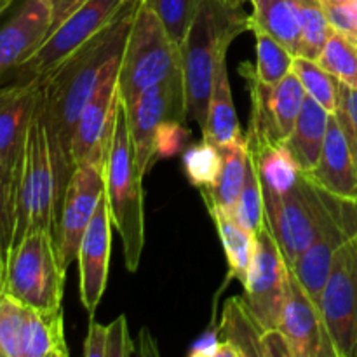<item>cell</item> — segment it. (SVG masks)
Wrapping results in <instances>:
<instances>
[{
  "label": "cell",
  "instance_id": "6da1fadb",
  "mask_svg": "<svg viewBox=\"0 0 357 357\" xmlns=\"http://www.w3.org/2000/svg\"><path fill=\"white\" fill-rule=\"evenodd\" d=\"M142 0H129L122 13L105 30L59 63L42 82V110L47 124L61 194L72 176L70 157L73 129L105 77L121 65L126 40Z\"/></svg>",
  "mask_w": 357,
  "mask_h": 357
},
{
  "label": "cell",
  "instance_id": "7a4b0ae2",
  "mask_svg": "<svg viewBox=\"0 0 357 357\" xmlns=\"http://www.w3.org/2000/svg\"><path fill=\"white\" fill-rule=\"evenodd\" d=\"M6 181L13 216L10 251L33 230L54 234L63 194L42 110V96L28 128L20 160L13 173L6 174Z\"/></svg>",
  "mask_w": 357,
  "mask_h": 357
},
{
  "label": "cell",
  "instance_id": "3957f363",
  "mask_svg": "<svg viewBox=\"0 0 357 357\" xmlns=\"http://www.w3.org/2000/svg\"><path fill=\"white\" fill-rule=\"evenodd\" d=\"M246 30H250V14L244 13L243 6L230 0H199L190 28L180 44V59L185 110L201 131L208 122L216 63Z\"/></svg>",
  "mask_w": 357,
  "mask_h": 357
},
{
  "label": "cell",
  "instance_id": "277c9868",
  "mask_svg": "<svg viewBox=\"0 0 357 357\" xmlns=\"http://www.w3.org/2000/svg\"><path fill=\"white\" fill-rule=\"evenodd\" d=\"M142 174L132 157L128 115L121 100L115 114L114 132L105 159V195L112 223L124 248L126 267L136 272L145 246V208H143Z\"/></svg>",
  "mask_w": 357,
  "mask_h": 357
},
{
  "label": "cell",
  "instance_id": "5b68a950",
  "mask_svg": "<svg viewBox=\"0 0 357 357\" xmlns=\"http://www.w3.org/2000/svg\"><path fill=\"white\" fill-rule=\"evenodd\" d=\"M265 220L286 264L291 265L333 223L356 215L357 202L340 199L303 176L281 197H264Z\"/></svg>",
  "mask_w": 357,
  "mask_h": 357
},
{
  "label": "cell",
  "instance_id": "8992f818",
  "mask_svg": "<svg viewBox=\"0 0 357 357\" xmlns=\"http://www.w3.org/2000/svg\"><path fill=\"white\" fill-rule=\"evenodd\" d=\"M176 72H181L180 45L174 44L149 2L142 0L119 65L121 101L129 105L143 91Z\"/></svg>",
  "mask_w": 357,
  "mask_h": 357
},
{
  "label": "cell",
  "instance_id": "52a82bcc",
  "mask_svg": "<svg viewBox=\"0 0 357 357\" xmlns=\"http://www.w3.org/2000/svg\"><path fill=\"white\" fill-rule=\"evenodd\" d=\"M66 271L68 268L59 257L54 234L33 230L10 251L2 293L31 309H59Z\"/></svg>",
  "mask_w": 357,
  "mask_h": 357
},
{
  "label": "cell",
  "instance_id": "ba28073f",
  "mask_svg": "<svg viewBox=\"0 0 357 357\" xmlns=\"http://www.w3.org/2000/svg\"><path fill=\"white\" fill-rule=\"evenodd\" d=\"M129 0H86L49 33L44 44L14 70V82L42 80L72 52L108 26Z\"/></svg>",
  "mask_w": 357,
  "mask_h": 357
},
{
  "label": "cell",
  "instance_id": "9c48e42d",
  "mask_svg": "<svg viewBox=\"0 0 357 357\" xmlns=\"http://www.w3.org/2000/svg\"><path fill=\"white\" fill-rule=\"evenodd\" d=\"M126 107L132 157L142 178L155 162V135L167 121L185 122V86L181 72L143 91Z\"/></svg>",
  "mask_w": 357,
  "mask_h": 357
},
{
  "label": "cell",
  "instance_id": "30bf717a",
  "mask_svg": "<svg viewBox=\"0 0 357 357\" xmlns=\"http://www.w3.org/2000/svg\"><path fill=\"white\" fill-rule=\"evenodd\" d=\"M319 310L337 357H357V234L335 255Z\"/></svg>",
  "mask_w": 357,
  "mask_h": 357
},
{
  "label": "cell",
  "instance_id": "8fae6325",
  "mask_svg": "<svg viewBox=\"0 0 357 357\" xmlns=\"http://www.w3.org/2000/svg\"><path fill=\"white\" fill-rule=\"evenodd\" d=\"M251 94V119L246 139L251 143L284 142L295 128L307 93L293 72L286 73L278 84L267 86L244 63L241 68Z\"/></svg>",
  "mask_w": 357,
  "mask_h": 357
},
{
  "label": "cell",
  "instance_id": "7c38bea8",
  "mask_svg": "<svg viewBox=\"0 0 357 357\" xmlns=\"http://www.w3.org/2000/svg\"><path fill=\"white\" fill-rule=\"evenodd\" d=\"M257 248L244 284V298L265 330L278 328L288 289L289 265L267 220L255 234Z\"/></svg>",
  "mask_w": 357,
  "mask_h": 357
},
{
  "label": "cell",
  "instance_id": "4fadbf2b",
  "mask_svg": "<svg viewBox=\"0 0 357 357\" xmlns=\"http://www.w3.org/2000/svg\"><path fill=\"white\" fill-rule=\"evenodd\" d=\"M105 194V166L84 162L73 167L56 225V244L66 268L77 260L79 244Z\"/></svg>",
  "mask_w": 357,
  "mask_h": 357
},
{
  "label": "cell",
  "instance_id": "5bb4252c",
  "mask_svg": "<svg viewBox=\"0 0 357 357\" xmlns=\"http://www.w3.org/2000/svg\"><path fill=\"white\" fill-rule=\"evenodd\" d=\"M119 100L121 96H119L117 66L105 77L96 93L80 112L79 121L73 129L72 149H70L73 167L84 162H96L105 166Z\"/></svg>",
  "mask_w": 357,
  "mask_h": 357
},
{
  "label": "cell",
  "instance_id": "9a60e30c",
  "mask_svg": "<svg viewBox=\"0 0 357 357\" xmlns=\"http://www.w3.org/2000/svg\"><path fill=\"white\" fill-rule=\"evenodd\" d=\"M278 328L284 333L293 357H337L319 307L307 295L291 268Z\"/></svg>",
  "mask_w": 357,
  "mask_h": 357
},
{
  "label": "cell",
  "instance_id": "2e32d148",
  "mask_svg": "<svg viewBox=\"0 0 357 357\" xmlns=\"http://www.w3.org/2000/svg\"><path fill=\"white\" fill-rule=\"evenodd\" d=\"M112 218L107 195L98 202V208L79 244V288L80 302L93 316L107 289L108 265L112 253Z\"/></svg>",
  "mask_w": 357,
  "mask_h": 357
},
{
  "label": "cell",
  "instance_id": "e0dca14e",
  "mask_svg": "<svg viewBox=\"0 0 357 357\" xmlns=\"http://www.w3.org/2000/svg\"><path fill=\"white\" fill-rule=\"evenodd\" d=\"M52 9L49 0H24L0 28V77L23 65L49 37Z\"/></svg>",
  "mask_w": 357,
  "mask_h": 357
},
{
  "label": "cell",
  "instance_id": "ac0fdd59",
  "mask_svg": "<svg viewBox=\"0 0 357 357\" xmlns=\"http://www.w3.org/2000/svg\"><path fill=\"white\" fill-rule=\"evenodd\" d=\"M40 96V80L0 87V164L6 174L13 173L20 160Z\"/></svg>",
  "mask_w": 357,
  "mask_h": 357
},
{
  "label": "cell",
  "instance_id": "d6986e66",
  "mask_svg": "<svg viewBox=\"0 0 357 357\" xmlns=\"http://www.w3.org/2000/svg\"><path fill=\"white\" fill-rule=\"evenodd\" d=\"M354 234H357V213L333 223L326 232L321 234L289 265L295 278L298 279V282L303 286L307 295L314 300L317 307H319L321 293H323L324 282H326L328 275H330L335 255Z\"/></svg>",
  "mask_w": 357,
  "mask_h": 357
},
{
  "label": "cell",
  "instance_id": "ffe728a7",
  "mask_svg": "<svg viewBox=\"0 0 357 357\" xmlns=\"http://www.w3.org/2000/svg\"><path fill=\"white\" fill-rule=\"evenodd\" d=\"M305 174L323 190L357 202V171L344 129L338 124L335 114L330 115L319 160L316 167Z\"/></svg>",
  "mask_w": 357,
  "mask_h": 357
},
{
  "label": "cell",
  "instance_id": "44dd1931",
  "mask_svg": "<svg viewBox=\"0 0 357 357\" xmlns=\"http://www.w3.org/2000/svg\"><path fill=\"white\" fill-rule=\"evenodd\" d=\"M246 145L253 155L264 197L286 195L303 176V171L284 142L251 143L246 139Z\"/></svg>",
  "mask_w": 357,
  "mask_h": 357
},
{
  "label": "cell",
  "instance_id": "7402d4cb",
  "mask_svg": "<svg viewBox=\"0 0 357 357\" xmlns=\"http://www.w3.org/2000/svg\"><path fill=\"white\" fill-rule=\"evenodd\" d=\"M244 136L246 135H243L241 131L236 105L232 100L225 54L216 63L211 98H209L208 122H206V128L202 129V139L211 142L216 146H223L237 142V139H243Z\"/></svg>",
  "mask_w": 357,
  "mask_h": 357
},
{
  "label": "cell",
  "instance_id": "603a6c76",
  "mask_svg": "<svg viewBox=\"0 0 357 357\" xmlns=\"http://www.w3.org/2000/svg\"><path fill=\"white\" fill-rule=\"evenodd\" d=\"M330 115L331 114L323 105L317 103L314 98L307 96L302 112L295 122V128L284 139V145L288 146L303 173L312 171L319 160Z\"/></svg>",
  "mask_w": 357,
  "mask_h": 357
},
{
  "label": "cell",
  "instance_id": "cb8c5ba5",
  "mask_svg": "<svg viewBox=\"0 0 357 357\" xmlns=\"http://www.w3.org/2000/svg\"><path fill=\"white\" fill-rule=\"evenodd\" d=\"M222 152V169H220L218 180L213 187L201 188L202 201L206 206H216L232 215L237 204L241 190H243L244 178H246L248 166V145L246 136L243 139L229 143V145L218 146Z\"/></svg>",
  "mask_w": 357,
  "mask_h": 357
},
{
  "label": "cell",
  "instance_id": "d4e9b609",
  "mask_svg": "<svg viewBox=\"0 0 357 357\" xmlns=\"http://www.w3.org/2000/svg\"><path fill=\"white\" fill-rule=\"evenodd\" d=\"M220 338L239 351L241 357H264L261 337L265 328L248 305L244 296L227 300L218 324Z\"/></svg>",
  "mask_w": 357,
  "mask_h": 357
},
{
  "label": "cell",
  "instance_id": "484cf974",
  "mask_svg": "<svg viewBox=\"0 0 357 357\" xmlns=\"http://www.w3.org/2000/svg\"><path fill=\"white\" fill-rule=\"evenodd\" d=\"M253 13L250 14V30L264 31L284 45L293 56H300L298 17L291 0H250Z\"/></svg>",
  "mask_w": 357,
  "mask_h": 357
},
{
  "label": "cell",
  "instance_id": "4316f807",
  "mask_svg": "<svg viewBox=\"0 0 357 357\" xmlns=\"http://www.w3.org/2000/svg\"><path fill=\"white\" fill-rule=\"evenodd\" d=\"M70 351L65 340V317L63 309L28 312L24 330L23 357H68Z\"/></svg>",
  "mask_w": 357,
  "mask_h": 357
},
{
  "label": "cell",
  "instance_id": "83f0119b",
  "mask_svg": "<svg viewBox=\"0 0 357 357\" xmlns=\"http://www.w3.org/2000/svg\"><path fill=\"white\" fill-rule=\"evenodd\" d=\"M206 208H208L209 216L215 222L218 237L222 241L223 250H225L230 278L237 279L244 286L255 257L257 237L253 232L241 227L236 222V218L223 211L222 208H216V206H206Z\"/></svg>",
  "mask_w": 357,
  "mask_h": 357
},
{
  "label": "cell",
  "instance_id": "f1b7e54d",
  "mask_svg": "<svg viewBox=\"0 0 357 357\" xmlns=\"http://www.w3.org/2000/svg\"><path fill=\"white\" fill-rule=\"evenodd\" d=\"M291 2L295 6L300 35H302L300 56L317 59L331 33V24L328 21L323 2L321 0H291Z\"/></svg>",
  "mask_w": 357,
  "mask_h": 357
},
{
  "label": "cell",
  "instance_id": "f546056e",
  "mask_svg": "<svg viewBox=\"0 0 357 357\" xmlns=\"http://www.w3.org/2000/svg\"><path fill=\"white\" fill-rule=\"evenodd\" d=\"M328 73L351 89H357V40L331 28L323 52L316 59Z\"/></svg>",
  "mask_w": 357,
  "mask_h": 357
},
{
  "label": "cell",
  "instance_id": "4dcf8cb0",
  "mask_svg": "<svg viewBox=\"0 0 357 357\" xmlns=\"http://www.w3.org/2000/svg\"><path fill=\"white\" fill-rule=\"evenodd\" d=\"M291 72L298 77L307 96L314 98L330 114L337 110L338 94H340V80L335 79L331 73H328L316 59L295 56L291 63Z\"/></svg>",
  "mask_w": 357,
  "mask_h": 357
},
{
  "label": "cell",
  "instance_id": "1f68e13d",
  "mask_svg": "<svg viewBox=\"0 0 357 357\" xmlns=\"http://www.w3.org/2000/svg\"><path fill=\"white\" fill-rule=\"evenodd\" d=\"M28 312L30 307L0 293V357H23Z\"/></svg>",
  "mask_w": 357,
  "mask_h": 357
},
{
  "label": "cell",
  "instance_id": "d6a6232c",
  "mask_svg": "<svg viewBox=\"0 0 357 357\" xmlns=\"http://www.w3.org/2000/svg\"><path fill=\"white\" fill-rule=\"evenodd\" d=\"M222 152L211 142L190 143L183 152V171L190 185L201 188H209L218 180L222 169Z\"/></svg>",
  "mask_w": 357,
  "mask_h": 357
},
{
  "label": "cell",
  "instance_id": "836d02e7",
  "mask_svg": "<svg viewBox=\"0 0 357 357\" xmlns=\"http://www.w3.org/2000/svg\"><path fill=\"white\" fill-rule=\"evenodd\" d=\"M232 216L241 227H244V229L253 234H257L261 223L265 222L264 194H261L260 178H258L253 155H251L250 150H248L246 178H244L243 190H241L239 199H237Z\"/></svg>",
  "mask_w": 357,
  "mask_h": 357
},
{
  "label": "cell",
  "instance_id": "e575fe53",
  "mask_svg": "<svg viewBox=\"0 0 357 357\" xmlns=\"http://www.w3.org/2000/svg\"><path fill=\"white\" fill-rule=\"evenodd\" d=\"M255 37H257V66L253 72L261 82L274 86L286 73L291 72L295 56L264 31H255Z\"/></svg>",
  "mask_w": 357,
  "mask_h": 357
},
{
  "label": "cell",
  "instance_id": "d590c367",
  "mask_svg": "<svg viewBox=\"0 0 357 357\" xmlns=\"http://www.w3.org/2000/svg\"><path fill=\"white\" fill-rule=\"evenodd\" d=\"M174 44L180 45L194 20L199 0H146Z\"/></svg>",
  "mask_w": 357,
  "mask_h": 357
},
{
  "label": "cell",
  "instance_id": "8d00e7d4",
  "mask_svg": "<svg viewBox=\"0 0 357 357\" xmlns=\"http://www.w3.org/2000/svg\"><path fill=\"white\" fill-rule=\"evenodd\" d=\"M333 114L337 117L338 124L344 129V135L347 138L352 160H354L357 171V89H351V87L340 82L338 105Z\"/></svg>",
  "mask_w": 357,
  "mask_h": 357
},
{
  "label": "cell",
  "instance_id": "74e56055",
  "mask_svg": "<svg viewBox=\"0 0 357 357\" xmlns=\"http://www.w3.org/2000/svg\"><path fill=\"white\" fill-rule=\"evenodd\" d=\"M10 241H13V216H10L9 194H7L6 173H3L0 174V293L3 291V286H6Z\"/></svg>",
  "mask_w": 357,
  "mask_h": 357
},
{
  "label": "cell",
  "instance_id": "f35d334b",
  "mask_svg": "<svg viewBox=\"0 0 357 357\" xmlns=\"http://www.w3.org/2000/svg\"><path fill=\"white\" fill-rule=\"evenodd\" d=\"M190 132L180 121H167L159 126L155 135V159L173 157L188 145Z\"/></svg>",
  "mask_w": 357,
  "mask_h": 357
},
{
  "label": "cell",
  "instance_id": "ab89813d",
  "mask_svg": "<svg viewBox=\"0 0 357 357\" xmlns=\"http://www.w3.org/2000/svg\"><path fill=\"white\" fill-rule=\"evenodd\" d=\"M136 354L135 342L129 337L128 319L119 316L107 326V357H129Z\"/></svg>",
  "mask_w": 357,
  "mask_h": 357
},
{
  "label": "cell",
  "instance_id": "60d3db41",
  "mask_svg": "<svg viewBox=\"0 0 357 357\" xmlns=\"http://www.w3.org/2000/svg\"><path fill=\"white\" fill-rule=\"evenodd\" d=\"M261 351H264V357H293L291 347L279 328H271V330L264 331Z\"/></svg>",
  "mask_w": 357,
  "mask_h": 357
},
{
  "label": "cell",
  "instance_id": "b9f144b4",
  "mask_svg": "<svg viewBox=\"0 0 357 357\" xmlns=\"http://www.w3.org/2000/svg\"><path fill=\"white\" fill-rule=\"evenodd\" d=\"M84 356L86 357H107V326L91 319L89 331L84 342Z\"/></svg>",
  "mask_w": 357,
  "mask_h": 357
},
{
  "label": "cell",
  "instance_id": "7bdbcfd3",
  "mask_svg": "<svg viewBox=\"0 0 357 357\" xmlns=\"http://www.w3.org/2000/svg\"><path fill=\"white\" fill-rule=\"evenodd\" d=\"M220 344H222V338H220L218 328L209 326L208 330L190 345V349H188V357H216Z\"/></svg>",
  "mask_w": 357,
  "mask_h": 357
},
{
  "label": "cell",
  "instance_id": "ee69618b",
  "mask_svg": "<svg viewBox=\"0 0 357 357\" xmlns=\"http://www.w3.org/2000/svg\"><path fill=\"white\" fill-rule=\"evenodd\" d=\"M84 2H86V0H49L52 9V30H54L63 20H66L77 7L82 6Z\"/></svg>",
  "mask_w": 357,
  "mask_h": 357
},
{
  "label": "cell",
  "instance_id": "f6af8a7d",
  "mask_svg": "<svg viewBox=\"0 0 357 357\" xmlns=\"http://www.w3.org/2000/svg\"><path fill=\"white\" fill-rule=\"evenodd\" d=\"M323 6L333 7V9L342 10V13L347 14H354L357 16V0H321Z\"/></svg>",
  "mask_w": 357,
  "mask_h": 357
},
{
  "label": "cell",
  "instance_id": "bcb514c9",
  "mask_svg": "<svg viewBox=\"0 0 357 357\" xmlns=\"http://www.w3.org/2000/svg\"><path fill=\"white\" fill-rule=\"evenodd\" d=\"M10 3H13V0H0V16L6 13V9H9Z\"/></svg>",
  "mask_w": 357,
  "mask_h": 357
},
{
  "label": "cell",
  "instance_id": "7dc6e473",
  "mask_svg": "<svg viewBox=\"0 0 357 357\" xmlns=\"http://www.w3.org/2000/svg\"><path fill=\"white\" fill-rule=\"evenodd\" d=\"M230 2H234V3H239V6H243L244 2H248V0H230Z\"/></svg>",
  "mask_w": 357,
  "mask_h": 357
},
{
  "label": "cell",
  "instance_id": "c3c4849f",
  "mask_svg": "<svg viewBox=\"0 0 357 357\" xmlns=\"http://www.w3.org/2000/svg\"><path fill=\"white\" fill-rule=\"evenodd\" d=\"M6 173V171H3V167H2V164H0V174H3Z\"/></svg>",
  "mask_w": 357,
  "mask_h": 357
}]
</instances>
